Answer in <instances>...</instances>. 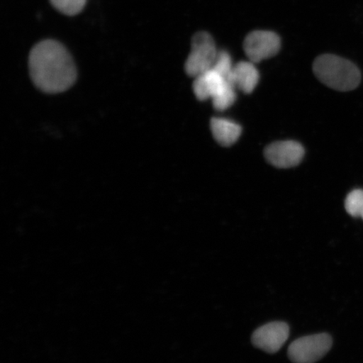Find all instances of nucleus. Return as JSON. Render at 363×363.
Masks as SVG:
<instances>
[{
    "label": "nucleus",
    "mask_w": 363,
    "mask_h": 363,
    "mask_svg": "<svg viewBox=\"0 0 363 363\" xmlns=\"http://www.w3.org/2000/svg\"><path fill=\"white\" fill-rule=\"evenodd\" d=\"M305 155L302 145L294 140H284L272 143L267 147L264 156L272 166L279 169H289L301 163Z\"/></svg>",
    "instance_id": "obj_6"
},
{
    "label": "nucleus",
    "mask_w": 363,
    "mask_h": 363,
    "mask_svg": "<svg viewBox=\"0 0 363 363\" xmlns=\"http://www.w3.org/2000/svg\"><path fill=\"white\" fill-rule=\"evenodd\" d=\"M191 48L184 69L189 76L196 78L212 69L219 51H217L214 39L204 31L193 36Z\"/></svg>",
    "instance_id": "obj_3"
},
{
    "label": "nucleus",
    "mask_w": 363,
    "mask_h": 363,
    "mask_svg": "<svg viewBox=\"0 0 363 363\" xmlns=\"http://www.w3.org/2000/svg\"><path fill=\"white\" fill-rule=\"evenodd\" d=\"M333 347V338L325 333L307 335L290 345L289 357L294 363H315Z\"/></svg>",
    "instance_id": "obj_4"
},
{
    "label": "nucleus",
    "mask_w": 363,
    "mask_h": 363,
    "mask_svg": "<svg viewBox=\"0 0 363 363\" xmlns=\"http://www.w3.org/2000/svg\"><path fill=\"white\" fill-rule=\"evenodd\" d=\"M345 208L349 215L363 220V190L355 189L347 195Z\"/></svg>",
    "instance_id": "obj_12"
},
{
    "label": "nucleus",
    "mask_w": 363,
    "mask_h": 363,
    "mask_svg": "<svg viewBox=\"0 0 363 363\" xmlns=\"http://www.w3.org/2000/svg\"><path fill=\"white\" fill-rule=\"evenodd\" d=\"M87 0H51L52 6L67 16L78 15L85 6Z\"/></svg>",
    "instance_id": "obj_13"
},
{
    "label": "nucleus",
    "mask_w": 363,
    "mask_h": 363,
    "mask_svg": "<svg viewBox=\"0 0 363 363\" xmlns=\"http://www.w3.org/2000/svg\"><path fill=\"white\" fill-rule=\"evenodd\" d=\"M211 129L216 142L223 147L233 146L242 134L240 125L224 118H213Z\"/></svg>",
    "instance_id": "obj_10"
},
{
    "label": "nucleus",
    "mask_w": 363,
    "mask_h": 363,
    "mask_svg": "<svg viewBox=\"0 0 363 363\" xmlns=\"http://www.w3.org/2000/svg\"><path fill=\"white\" fill-rule=\"evenodd\" d=\"M243 48L250 62L257 63L277 55L281 48V39L272 31L255 30L245 38Z\"/></svg>",
    "instance_id": "obj_5"
},
{
    "label": "nucleus",
    "mask_w": 363,
    "mask_h": 363,
    "mask_svg": "<svg viewBox=\"0 0 363 363\" xmlns=\"http://www.w3.org/2000/svg\"><path fill=\"white\" fill-rule=\"evenodd\" d=\"M259 78V72L253 62H240L234 65L228 82L235 89H238L245 94H251L256 89Z\"/></svg>",
    "instance_id": "obj_8"
},
{
    "label": "nucleus",
    "mask_w": 363,
    "mask_h": 363,
    "mask_svg": "<svg viewBox=\"0 0 363 363\" xmlns=\"http://www.w3.org/2000/svg\"><path fill=\"white\" fill-rule=\"evenodd\" d=\"M230 84L224 77L215 70H210L194 78L193 89L195 96L204 101L213 99L226 84Z\"/></svg>",
    "instance_id": "obj_9"
},
{
    "label": "nucleus",
    "mask_w": 363,
    "mask_h": 363,
    "mask_svg": "<svg viewBox=\"0 0 363 363\" xmlns=\"http://www.w3.org/2000/svg\"><path fill=\"white\" fill-rule=\"evenodd\" d=\"M234 65L231 60L230 55L225 51H219L218 52L216 61L212 69L218 72L222 77L228 81L229 77L233 72Z\"/></svg>",
    "instance_id": "obj_14"
},
{
    "label": "nucleus",
    "mask_w": 363,
    "mask_h": 363,
    "mask_svg": "<svg viewBox=\"0 0 363 363\" xmlns=\"http://www.w3.org/2000/svg\"><path fill=\"white\" fill-rule=\"evenodd\" d=\"M313 71L321 83L342 92L357 89L362 79L361 72L354 63L333 54L318 57Z\"/></svg>",
    "instance_id": "obj_2"
},
{
    "label": "nucleus",
    "mask_w": 363,
    "mask_h": 363,
    "mask_svg": "<svg viewBox=\"0 0 363 363\" xmlns=\"http://www.w3.org/2000/svg\"><path fill=\"white\" fill-rule=\"evenodd\" d=\"M29 68L33 83L45 93L65 92L77 79L70 53L54 40H45L35 45L30 53Z\"/></svg>",
    "instance_id": "obj_1"
},
{
    "label": "nucleus",
    "mask_w": 363,
    "mask_h": 363,
    "mask_svg": "<svg viewBox=\"0 0 363 363\" xmlns=\"http://www.w3.org/2000/svg\"><path fill=\"white\" fill-rule=\"evenodd\" d=\"M237 94L235 89L230 84H226L214 98L212 99L213 106L216 111H224L235 101Z\"/></svg>",
    "instance_id": "obj_11"
},
{
    "label": "nucleus",
    "mask_w": 363,
    "mask_h": 363,
    "mask_svg": "<svg viewBox=\"0 0 363 363\" xmlns=\"http://www.w3.org/2000/svg\"><path fill=\"white\" fill-rule=\"evenodd\" d=\"M289 335V325L284 322H272L254 331L252 342L257 348L269 353L280 350Z\"/></svg>",
    "instance_id": "obj_7"
}]
</instances>
